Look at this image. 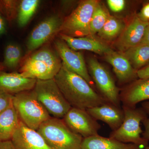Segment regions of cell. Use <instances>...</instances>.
Wrapping results in <instances>:
<instances>
[{
	"mask_svg": "<svg viewBox=\"0 0 149 149\" xmlns=\"http://www.w3.org/2000/svg\"><path fill=\"white\" fill-rule=\"evenodd\" d=\"M54 79L72 107L87 110L107 102L84 78L63 65Z\"/></svg>",
	"mask_w": 149,
	"mask_h": 149,
	"instance_id": "cell-1",
	"label": "cell"
},
{
	"mask_svg": "<svg viewBox=\"0 0 149 149\" xmlns=\"http://www.w3.org/2000/svg\"><path fill=\"white\" fill-rule=\"evenodd\" d=\"M62 66L56 52L49 47L38 50L24 61L20 73L24 77L37 80L54 79Z\"/></svg>",
	"mask_w": 149,
	"mask_h": 149,
	"instance_id": "cell-2",
	"label": "cell"
},
{
	"mask_svg": "<svg viewBox=\"0 0 149 149\" xmlns=\"http://www.w3.org/2000/svg\"><path fill=\"white\" fill-rule=\"evenodd\" d=\"M37 131L50 149H82L83 137L70 130L62 119L51 117Z\"/></svg>",
	"mask_w": 149,
	"mask_h": 149,
	"instance_id": "cell-3",
	"label": "cell"
},
{
	"mask_svg": "<svg viewBox=\"0 0 149 149\" xmlns=\"http://www.w3.org/2000/svg\"><path fill=\"white\" fill-rule=\"evenodd\" d=\"M12 103L20 121L33 130H37L42 123L52 117L33 90L13 95Z\"/></svg>",
	"mask_w": 149,
	"mask_h": 149,
	"instance_id": "cell-4",
	"label": "cell"
},
{
	"mask_svg": "<svg viewBox=\"0 0 149 149\" xmlns=\"http://www.w3.org/2000/svg\"><path fill=\"white\" fill-rule=\"evenodd\" d=\"M124 112V120L117 130L112 131L110 138L125 143H132L141 146L143 148L149 145V141L141 135L143 131L141 123L148 117L142 107H130L122 106Z\"/></svg>",
	"mask_w": 149,
	"mask_h": 149,
	"instance_id": "cell-5",
	"label": "cell"
},
{
	"mask_svg": "<svg viewBox=\"0 0 149 149\" xmlns=\"http://www.w3.org/2000/svg\"><path fill=\"white\" fill-rule=\"evenodd\" d=\"M37 99L53 117L62 119L72 107L54 79L37 80L33 89Z\"/></svg>",
	"mask_w": 149,
	"mask_h": 149,
	"instance_id": "cell-6",
	"label": "cell"
},
{
	"mask_svg": "<svg viewBox=\"0 0 149 149\" xmlns=\"http://www.w3.org/2000/svg\"><path fill=\"white\" fill-rule=\"evenodd\" d=\"M99 2L96 0L82 1L72 13L63 21L59 33L72 37L90 35L91 19Z\"/></svg>",
	"mask_w": 149,
	"mask_h": 149,
	"instance_id": "cell-7",
	"label": "cell"
},
{
	"mask_svg": "<svg viewBox=\"0 0 149 149\" xmlns=\"http://www.w3.org/2000/svg\"><path fill=\"white\" fill-rule=\"evenodd\" d=\"M88 70L100 95L107 102L120 107V90L105 68L95 58L88 59Z\"/></svg>",
	"mask_w": 149,
	"mask_h": 149,
	"instance_id": "cell-8",
	"label": "cell"
},
{
	"mask_svg": "<svg viewBox=\"0 0 149 149\" xmlns=\"http://www.w3.org/2000/svg\"><path fill=\"white\" fill-rule=\"evenodd\" d=\"M54 45L62 65L81 76L92 86L93 81L89 74L83 54L71 49L60 38L55 40Z\"/></svg>",
	"mask_w": 149,
	"mask_h": 149,
	"instance_id": "cell-9",
	"label": "cell"
},
{
	"mask_svg": "<svg viewBox=\"0 0 149 149\" xmlns=\"http://www.w3.org/2000/svg\"><path fill=\"white\" fill-rule=\"evenodd\" d=\"M67 126L83 138L98 135L101 125L86 110L71 107L63 118Z\"/></svg>",
	"mask_w": 149,
	"mask_h": 149,
	"instance_id": "cell-10",
	"label": "cell"
},
{
	"mask_svg": "<svg viewBox=\"0 0 149 149\" xmlns=\"http://www.w3.org/2000/svg\"><path fill=\"white\" fill-rule=\"evenodd\" d=\"M63 21L59 16L53 15L41 22L33 29L27 39L29 53L37 49L59 33Z\"/></svg>",
	"mask_w": 149,
	"mask_h": 149,
	"instance_id": "cell-11",
	"label": "cell"
},
{
	"mask_svg": "<svg viewBox=\"0 0 149 149\" xmlns=\"http://www.w3.org/2000/svg\"><path fill=\"white\" fill-rule=\"evenodd\" d=\"M149 22L144 21L138 16L135 17L121 32L115 46L123 52L130 48L140 45Z\"/></svg>",
	"mask_w": 149,
	"mask_h": 149,
	"instance_id": "cell-12",
	"label": "cell"
},
{
	"mask_svg": "<svg viewBox=\"0 0 149 149\" xmlns=\"http://www.w3.org/2000/svg\"><path fill=\"white\" fill-rule=\"evenodd\" d=\"M59 37L74 51L85 50L104 56L114 52L103 40L95 35L72 37L59 34Z\"/></svg>",
	"mask_w": 149,
	"mask_h": 149,
	"instance_id": "cell-13",
	"label": "cell"
},
{
	"mask_svg": "<svg viewBox=\"0 0 149 149\" xmlns=\"http://www.w3.org/2000/svg\"><path fill=\"white\" fill-rule=\"evenodd\" d=\"M11 140L15 149H50L37 130L28 128L20 120Z\"/></svg>",
	"mask_w": 149,
	"mask_h": 149,
	"instance_id": "cell-14",
	"label": "cell"
},
{
	"mask_svg": "<svg viewBox=\"0 0 149 149\" xmlns=\"http://www.w3.org/2000/svg\"><path fill=\"white\" fill-rule=\"evenodd\" d=\"M120 99L123 105L133 108L139 103L149 100V78L131 82L121 91Z\"/></svg>",
	"mask_w": 149,
	"mask_h": 149,
	"instance_id": "cell-15",
	"label": "cell"
},
{
	"mask_svg": "<svg viewBox=\"0 0 149 149\" xmlns=\"http://www.w3.org/2000/svg\"><path fill=\"white\" fill-rule=\"evenodd\" d=\"M37 79L24 77L20 72L0 71V91L14 95L33 90Z\"/></svg>",
	"mask_w": 149,
	"mask_h": 149,
	"instance_id": "cell-16",
	"label": "cell"
},
{
	"mask_svg": "<svg viewBox=\"0 0 149 149\" xmlns=\"http://www.w3.org/2000/svg\"><path fill=\"white\" fill-rule=\"evenodd\" d=\"M86 111L95 120H101L107 123L112 131L119 128L124 120L122 108L107 102Z\"/></svg>",
	"mask_w": 149,
	"mask_h": 149,
	"instance_id": "cell-17",
	"label": "cell"
},
{
	"mask_svg": "<svg viewBox=\"0 0 149 149\" xmlns=\"http://www.w3.org/2000/svg\"><path fill=\"white\" fill-rule=\"evenodd\" d=\"M105 59L113 67L118 82L121 84L131 83L138 78L136 71L127 58L120 52H113L104 56Z\"/></svg>",
	"mask_w": 149,
	"mask_h": 149,
	"instance_id": "cell-18",
	"label": "cell"
},
{
	"mask_svg": "<svg viewBox=\"0 0 149 149\" xmlns=\"http://www.w3.org/2000/svg\"><path fill=\"white\" fill-rule=\"evenodd\" d=\"M141 146L132 143H125L112 138L97 135L83 138L82 149H142Z\"/></svg>",
	"mask_w": 149,
	"mask_h": 149,
	"instance_id": "cell-19",
	"label": "cell"
},
{
	"mask_svg": "<svg viewBox=\"0 0 149 149\" xmlns=\"http://www.w3.org/2000/svg\"><path fill=\"white\" fill-rule=\"evenodd\" d=\"M20 120L13 103L0 113V141L11 140Z\"/></svg>",
	"mask_w": 149,
	"mask_h": 149,
	"instance_id": "cell-20",
	"label": "cell"
},
{
	"mask_svg": "<svg viewBox=\"0 0 149 149\" xmlns=\"http://www.w3.org/2000/svg\"><path fill=\"white\" fill-rule=\"evenodd\" d=\"M121 53L136 71L143 68L149 62V45L140 44Z\"/></svg>",
	"mask_w": 149,
	"mask_h": 149,
	"instance_id": "cell-21",
	"label": "cell"
},
{
	"mask_svg": "<svg viewBox=\"0 0 149 149\" xmlns=\"http://www.w3.org/2000/svg\"><path fill=\"white\" fill-rule=\"evenodd\" d=\"M125 27L120 19L110 15L98 35L102 40L111 41L119 37Z\"/></svg>",
	"mask_w": 149,
	"mask_h": 149,
	"instance_id": "cell-22",
	"label": "cell"
},
{
	"mask_svg": "<svg viewBox=\"0 0 149 149\" xmlns=\"http://www.w3.org/2000/svg\"><path fill=\"white\" fill-rule=\"evenodd\" d=\"M39 0H22L20 1L17 11V20L19 26L23 27L30 21L40 5Z\"/></svg>",
	"mask_w": 149,
	"mask_h": 149,
	"instance_id": "cell-23",
	"label": "cell"
},
{
	"mask_svg": "<svg viewBox=\"0 0 149 149\" xmlns=\"http://www.w3.org/2000/svg\"><path fill=\"white\" fill-rule=\"evenodd\" d=\"M110 15L108 11L98 3L92 16L90 26V35H95L100 32Z\"/></svg>",
	"mask_w": 149,
	"mask_h": 149,
	"instance_id": "cell-24",
	"label": "cell"
},
{
	"mask_svg": "<svg viewBox=\"0 0 149 149\" xmlns=\"http://www.w3.org/2000/svg\"><path fill=\"white\" fill-rule=\"evenodd\" d=\"M22 56L20 46L14 43H10L5 49L3 62L4 66L9 69H15L21 61Z\"/></svg>",
	"mask_w": 149,
	"mask_h": 149,
	"instance_id": "cell-25",
	"label": "cell"
},
{
	"mask_svg": "<svg viewBox=\"0 0 149 149\" xmlns=\"http://www.w3.org/2000/svg\"><path fill=\"white\" fill-rule=\"evenodd\" d=\"M13 95L0 91V113L6 109L12 102Z\"/></svg>",
	"mask_w": 149,
	"mask_h": 149,
	"instance_id": "cell-26",
	"label": "cell"
},
{
	"mask_svg": "<svg viewBox=\"0 0 149 149\" xmlns=\"http://www.w3.org/2000/svg\"><path fill=\"white\" fill-rule=\"evenodd\" d=\"M107 3L111 10L115 13L120 12L124 9L125 5L124 0H108Z\"/></svg>",
	"mask_w": 149,
	"mask_h": 149,
	"instance_id": "cell-27",
	"label": "cell"
},
{
	"mask_svg": "<svg viewBox=\"0 0 149 149\" xmlns=\"http://www.w3.org/2000/svg\"><path fill=\"white\" fill-rule=\"evenodd\" d=\"M138 16L144 21L149 22V2L147 3L143 6Z\"/></svg>",
	"mask_w": 149,
	"mask_h": 149,
	"instance_id": "cell-28",
	"label": "cell"
},
{
	"mask_svg": "<svg viewBox=\"0 0 149 149\" xmlns=\"http://www.w3.org/2000/svg\"><path fill=\"white\" fill-rule=\"evenodd\" d=\"M137 74L139 79L149 78V62L146 66L138 70Z\"/></svg>",
	"mask_w": 149,
	"mask_h": 149,
	"instance_id": "cell-29",
	"label": "cell"
},
{
	"mask_svg": "<svg viewBox=\"0 0 149 149\" xmlns=\"http://www.w3.org/2000/svg\"><path fill=\"white\" fill-rule=\"evenodd\" d=\"M145 128L142 133V137L149 141V117L146 118L142 122Z\"/></svg>",
	"mask_w": 149,
	"mask_h": 149,
	"instance_id": "cell-30",
	"label": "cell"
},
{
	"mask_svg": "<svg viewBox=\"0 0 149 149\" xmlns=\"http://www.w3.org/2000/svg\"><path fill=\"white\" fill-rule=\"evenodd\" d=\"M0 149H15L11 140L0 141Z\"/></svg>",
	"mask_w": 149,
	"mask_h": 149,
	"instance_id": "cell-31",
	"label": "cell"
},
{
	"mask_svg": "<svg viewBox=\"0 0 149 149\" xmlns=\"http://www.w3.org/2000/svg\"><path fill=\"white\" fill-rule=\"evenodd\" d=\"M6 32V20L0 12V36Z\"/></svg>",
	"mask_w": 149,
	"mask_h": 149,
	"instance_id": "cell-32",
	"label": "cell"
},
{
	"mask_svg": "<svg viewBox=\"0 0 149 149\" xmlns=\"http://www.w3.org/2000/svg\"><path fill=\"white\" fill-rule=\"evenodd\" d=\"M140 44L149 45V24L146 28L143 37Z\"/></svg>",
	"mask_w": 149,
	"mask_h": 149,
	"instance_id": "cell-33",
	"label": "cell"
},
{
	"mask_svg": "<svg viewBox=\"0 0 149 149\" xmlns=\"http://www.w3.org/2000/svg\"><path fill=\"white\" fill-rule=\"evenodd\" d=\"M141 107L146 113L149 117V101H145L141 102Z\"/></svg>",
	"mask_w": 149,
	"mask_h": 149,
	"instance_id": "cell-34",
	"label": "cell"
},
{
	"mask_svg": "<svg viewBox=\"0 0 149 149\" xmlns=\"http://www.w3.org/2000/svg\"><path fill=\"white\" fill-rule=\"evenodd\" d=\"M142 149H149V145H148V146L146 147V148Z\"/></svg>",
	"mask_w": 149,
	"mask_h": 149,
	"instance_id": "cell-35",
	"label": "cell"
},
{
	"mask_svg": "<svg viewBox=\"0 0 149 149\" xmlns=\"http://www.w3.org/2000/svg\"><path fill=\"white\" fill-rule=\"evenodd\" d=\"M2 67L1 66V65H0V70H1V69ZM0 71H1V70H0Z\"/></svg>",
	"mask_w": 149,
	"mask_h": 149,
	"instance_id": "cell-36",
	"label": "cell"
}]
</instances>
